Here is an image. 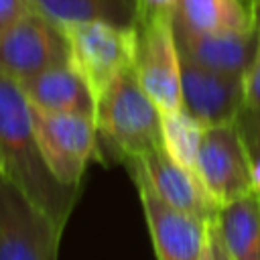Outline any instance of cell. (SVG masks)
<instances>
[{
  "mask_svg": "<svg viewBox=\"0 0 260 260\" xmlns=\"http://www.w3.org/2000/svg\"><path fill=\"white\" fill-rule=\"evenodd\" d=\"M0 154L4 177L35 201L63 232L81 195V187L63 185L47 167L20 85L0 73Z\"/></svg>",
  "mask_w": 260,
  "mask_h": 260,
  "instance_id": "6da1fadb",
  "label": "cell"
},
{
  "mask_svg": "<svg viewBox=\"0 0 260 260\" xmlns=\"http://www.w3.org/2000/svg\"><path fill=\"white\" fill-rule=\"evenodd\" d=\"M93 122L100 144L124 165L162 146L160 110L140 87L134 69L116 77L95 98Z\"/></svg>",
  "mask_w": 260,
  "mask_h": 260,
  "instance_id": "7a4b0ae2",
  "label": "cell"
},
{
  "mask_svg": "<svg viewBox=\"0 0 260 260\" xmlns=\"http://www.w3.org/2000/svg\"><path fill=\"white\" fill-rule=\"evenodd\" d=\"M69 47V63L98 98L116 77L134 69L136 26L108 20H83L59 26Z\"/></svg>",
  "mask_w": 260,
  "mask_h": 260,
  "instance_id": "3957f363",
  "label": "cell"
},
{
  "mask_svg": "<svg viewBox=\"0 0 260 260\" xmlns=\"http://www.w3.org/2000/svg\"><path fill=\"white\" fill-rule=\"evenodd\" d=\"M41 154L51 173L69 187H81L89 160L102 158L93 116L47 112L30 106Z\"/></svg>",
  "mask_w": 260,
  "mask_h": 260,
  "instance_id": "277c9868",
  "label": "cell"
},
{
  "mask_svg": "<svg viewBox=\"0 0 260 260\" xmlns=\"http://www.w3.org/2000/svg\"><path fill=\"white\" fill-rule=\"evenodd\" d=\"M63 230L0 175V260H57Z\"/></svg>",
  "mask_w": 260,
  "mask_h": 260,
  "instance_id": "5b68a950",
  "label": "cell"
},
{
  "mask_svg": "<svg viewBox=\"0 0 260 260\" xmlns=\"http://www.w3.org/2000/svg\"><path fill=\"white\" fill-rule=\"evenodd\" d=\"M134 73L140 87L160 112L181 110V55L173 16H154L136 24Z\"/></svg>",
  "mask_w": 260,
  "mask_h": 260,
  "instance_id": "8992f818",
  "label": "cell"
},
{
  "mask_svg": "<svg viewBox=\"0 0 260 260\" xmlns=\"http://www.w3.org/2000/svg\"><path fill=\"white\" fill-rule=\"evenodd\" d=\"M69 61L63 30L37 10L0 32V73L16 83Z\"/></svg>",
  "mask_w": 260,
  "mask_h": 260,
  "instance_id": "52a82bcc",
  "label": "cell"
},
{
  "mask_svg": "<svg viewBox=\"0 0 260 260\" xmlns=\"http://www.w3.org/2000/svg\"><path fill=\"white\" fill-rule=\"evenodd\" d=\"M195 173L219 207L252 193V158L236 124L205 128Z\"/></svg>",
  "mask_w": 260,
  "mask_h": 260,
  "instance_id": "ba28073f",
  "label": "cell"
},
{
  "mask_svg": "<svg viewBox=\"0 0 260 260\" xmlns=\"http://www.w3.org/2000/svg\"><path fill=\"white\" fill-rule=\"evenodd\" d=\"M134 183L148 185L167 205L201 221H215L219 215L217 201L207 193L195 171L175 162L162 146L126 162Z\"/></svg>",
  "mask_w": 260,
  "mask_h": 260,
  "instance_id": "9c48e42d",
  "label": "cell"
},
{
  "mask_svg": "<svg viewBox=\"0 0 260 260\" xmlns=\"http://www.w3.org/2000/svg\"><path fill=\"white\" fill-rule=\"evenodd\" d=\"M181 95L183 110L205 128L236 124L244 108V75L207 69L181 57Z\"/></svg>",
  "mask_w": 260,
  "mask_h": 260,
  "instance_id": "30bf717a",
  "label": "cell"
},
{
  "mask_svg": "<svg viewBox=\"0 0 260 260\" xmlns=\"http://www.w3.org/2000/svg\"><path fill=\"white\" fill-rule=\"evenodd\" d=\"M156 260H201L209 223L167 205L148 185L134 183Z\"/></svg>",
  "mask_w": 260,
  "mask_h": 260,
  "instance_id": "8fae6325",
  "label": "cell"
},
{
  "mask_svg": "<svg viewBox=\"0 0 260 260\" xmlns=\"http://www.w3.org/2000/svg\"><path fill=\"white\" fill-rule=\"evenodd\" d=\"M179 55L221 73L246 75L258 43V26L246 32H199L173 20Z\"/></svg>",
  "mask_w": 260,
  "mask_h": 260,
  "instance_id": "7c38bea8",
  "label": "cell"
},
{
  "mask_svg": "<svg viewBox=\"0 0 260 260\" xmlns=\"http://www.w3.org/2000/svg\"><path fill=\"white\" fill-rule=\"evenodd\" d=\"M30 106L47 112L93 116L95 98L83 75L67 61L18 83Z\"/></svg>",
  "mask_w": 260,
  "mask_h": 260,
  "instance_id": "4fadbf2b",
  "label": "cell"
},
{
  "mask_svg": "<svg viewBox=\"0 0 260 260\" xmlns=\"http://www.w3.org/2000/svg\"><path fill=\"white\" fill-rule=\"evenodd\" d=\"M173 20L199 32H246L256 28L252 0H179Z\"/></svg>",
  "mask_w": 260,
  "mask_h": 260,
  "instance_id": "5bb4252c",
  "label": "cell"
},
{
  "mask_svg": "<svg viewBox=\"0 0 260 260\" xmlns=\"http://www.w3.org/2000/svg\"><path fill=\"white\" fill-rule=\"evenodd\" d=\"M232 260H260V195L248 193L219 209L215 219Z\"/></svg>",
  "mask_w": 260,
  "mask_h": 260,
  "instance_id": "9a60e30c",
  "label": "cell"
},
{
  "mask_svg": "<svg viewBox=\"0 0 260 260\" xmlns=\"http://www.w3.org/2000/svg\"><path fill=\"white\" fill-rule=\"evenodd\" d=\"M30 6L57 26L83 20L134 26L138 18V0H30Z\"/></svg>",
  "mask_w": 260,
  "mask_h": 260,
  "instance_id": "2e32d148",
  "label": "cell"
},
{
  "mask_svg": "<svg viewBox=\"0 0 260 260\" xmlns=\"http://www.w3.org/2000/svg\"><path fill=\"white\" fill-rule=\"evenodd\" d=\"M205 126L187 110L160 112V138L165 152L181 167L195 171Z\"/></svg>",
  "mask_w": 260,
  "mask_h": 260,
  "instance_id": "e0dca14e",
  "label": "cell"
},
{
  "mask_svg": "<svg viewBox=\"0 0 260 260\" xmlns=\"http://www.w3.org/2000/svg\"><path fill=\"white\" fill-rule=\"evenodd\" d=\"M252 2H254V12H256L258 43H256L254 59L244 75V108L260 110V0H252Z\"/></svg>",
  "mask_w": 260,
  "mask_h": 260,
  "instance_id": "ac0fdd59",
  "label": "cell"
},
{
  "mask_svg": "<svg viewBox=\"0 0 260 260\" xmlns=\"http://www.w3.org/2000/svg\"><path fill=\"white\" fill-rule=\"evenodd\" d=\"M236 126L248 146L250 156H260V110L242 108Z\"/></svg>",
  "mask_w": 260,
  "mask_h": 260,
  "instance_id": "d6986e66",
  "label": "cell"
},
{
  "mask_svg": "<svg viewBox=\"0 0 260 260\" xmlns=\"http://www.w3.org/2000/svg\"><path fill=\"white\" fill-rule=\"evenodd\" d=\"M30 10L32 6L28 0H0V32L10 28Z\"/></svg>",
  "mask_w": 260,
  "mask_h": 260,
  "instance_id": "ffe728a7",
  "label": "cell"
},
{
  "mask_svg": "<svg viewBox=\"0 0 260 260\" xmlns=\"http://www.w3.org/2000/svg\"><path fill=\"white\" fill-rule=\"evenodd\" d=\"M179 0H138V20L154 18V16H173Z\"/></svg>",
  "mask_w": 260,
  "mask_h": 260,
  "instance_id": "44dd1931",
  "label": "cell"
},
{
  "mask_svg": "<svg viewBox=\"0 0 260 260\" xmlns=\"http://www.w3.org/2000/svg\"><path fill=\"white\" fill-rule=\"evenodd\" d=\"M209 240H211V248H213V260H232L228 250H225V246H223V242H221V236L217 232L215 221L209 223Z\"/></svg>",
  "mask_w": 260,
  "mask_h": 260,
  "instance_id": "7402d4cb",
  "label": "cell"
},
{
  "mask_svg": "<svg viewBox=\"0 0 260 260\" xmlns=\"http://www.w3.org/2000/svg\"><path fill=\"white\" fill-rule=\"evenodd\" d=\"M252 158V189L254 193L260 195V156H250Z\"/></svg>",
  "mask_w": 260,
  "mask_h": 260,
  "instance_id": "603a6c76",
  "label": "cell"
},
{
  "mask_svg": "<svg viewBox=\"0 0 260 260\" xmlns=\"http://www.w3.org/2000/svg\"><path fill=\"white\" fill-rule=\"evenodd\" d=\"M201 260H213V248H211V240H209V236H207V244H205V250H203Z\"/></svg>",
  "mask_w": 260,
  "mask_h": 260,
  "instance_id": "cb8c5ba5",
  "label": "cell"
},
{
  "mask_svg": "<svg viewBox=\"0 0 260 260\" xmlns=\"http://www.w3.org/2000/svg\"><path fill=\"white\" fill-rule=\"evenodd\" d=\"M0 175H4V162H2V154H0Z\"/></svg>",
  "mask_w": 260,
  "mask_h": 260,
  "instance_id": "d4e9b609",
  "label": "cell"
},
{
  "mask_svg": "<svg viewBox=\"0 0 260 260\" xmlns=\"http://www.w3.org/2000/svg\"><path fill=\"white\" fill-rule=\"evenodd\" d=\"M28 2H30V0H28Z\"/></svg>",
  "mask_w": 260,
  "mask_h": 260,
  "instance_id": "484cf974",
  "label": "cell"
}]
</instances>
